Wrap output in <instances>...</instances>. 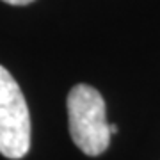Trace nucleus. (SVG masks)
Returning <instances> with one entry per match:
<instances>
[{"mask_svg":"<svg viewBox=\"0 0 160 160\" xmlns=\"http://www.w3.org/2000/svg\"><path fill=\"white\" fill-rule=\"evenodd\" d=\"M30 148V116L22 89L0 66V155L23 158Z\"/></svg>","mask_w":160,"mask_h":160,"instance_id":"obj_2","label":"nucleus"},{"mask_svg":"<svg viewBox=\"0 0 160 160\" xmlns=\"http://www.w3.org/2000/svg\"><path fill=\"white\" fill-rule=\"evenodd\" d=\"M6 4H11V6H27V4H32L34 0H2Z\"/></svg>","mask_w":160,"mask_h":160,"instance_id":"obj_3","label":"nucleus"},{"mask_svg":"<svg viewBox=\"0 0 160 160\" xmlns=\"http://www.w3.org/2000/svg\"><path fill=\"white\" fill-rule=\"evenodd\" d=\"M69 135L75 146L89 157L102 155L110 144L105 102L98 89L77 84L68 94Z\"/></svg>","mask_w":160,"mask_h":160,"instance_id":"obj_1","label":"nucleus"}]
</instances>
